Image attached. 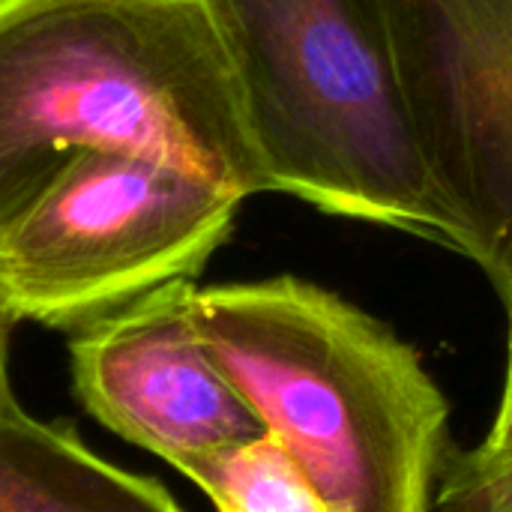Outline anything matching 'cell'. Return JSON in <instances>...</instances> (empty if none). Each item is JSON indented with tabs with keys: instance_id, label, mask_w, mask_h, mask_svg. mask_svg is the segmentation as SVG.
Instances as JSON below:
<instances>
[{
	"instance_id": "52a82bcc",
	"label": "cell",
	"mask_w": 512,
	"mask_h": 512,
	"mask_svg": "<svg viewBox=\"0 0 512 512\" xmlns=\"http://www.w3.org/2000/svg\"><path fill=\"white\" fill-rule=\"evenodd\" d=\"M0 512H180L147 477L93 456L72 435L30 420L21 408L0 417Z\"/></svg>"
},
{
	"instance_id": "6da1fadb",
	"label": "cell",
	"mask_w": 512,
	"mask_h": 512,
	"mask_svg": "<svg viewBox=\"0 0 512 512\" xmlns=\"http://www.w3.org/2000/svg\"><path fill=\"white\" fill-rule=\"evenodd\" d=\"M84 150L270 192L204 0H0V225Z\"/></svg>"
},
{
	"instance_id": "8fae6325",
	"label": "cell",
	"mask_w": 512,
	"mask_h": 512,
	"mask_svg": "<svg viewBox=\"0 0 512 512\" xmlns=\"http://www.w3.org/2000/svg\"><path fill=\"white\" fill-rule=\"evenodd\" d=\"M6 342H9V321L0 315V417L3 414H12L18 411V402L12 396V387H9V366H6Z\"/></svg>"
},
{
	"instance_id": "7a4b0ae2",
	"label": "cell",
	"mask_w": 512,
	"mask_h": 512,
	"mask_svg": "<svg viewBox=\"0 0 512 512\" xmlns=\"http://www.w3.org/2000/svg\"><path fill=\"white\" fill-rule=\"evenodd\" d=\"M192 318L330 512H432L450 408L393 330L294 276L195 288Z\"/></svg>"
},
{
	"instance_id": "30bf717a",
	"label": "cell",
	"mask_w": 512,
	"mask_h": 512,
	"mask_svg": "<svg viewBox=\"0 0 512 512\" xmlns=\"http://www.w3.org/2000/svg\"><path fill=\"white\" fill-rule=\"evenodd\" d=\"M504 294L507 303V321H510V336H507V378H504V396H501V408L495 417L492 432L486 435V441L480 444V450L486 456H498V459H512V285Z\"/></svg>"
},
{
	"instance_id": "8992f818",
	"label": "cell",
	"mask_w": 512,
	"mask_h": 512,
	"mask_svg": "<svg viewBox=\"0 0 512 512\" xmlns=\"http://www.w3.org/2000/svg\"><path fill=\"white\" fill-rule=\"evenodd\" d=\"M192 279L162 285L75 330L72 384L114 435L180 465L267 435L192 318Z\"/></svg>"
},
{
	"instance_id": "5b68a950",
	"label": "cell",
	"mask_w": 512,
	"mask_h": 512,
	"mask_svg": "<svg viewBox=\"0 0 512 512\" xmlns=\"http://www.w3.org/2000/svg\"><path fill=\"white\" fill-rule=\"evenodd\" d=\"M426 168L465 255L512 285V0H384Z\"/></svg>"
},
{
	"instance_id": "7c38bea8",
	"label": "cell",
	"mask_w": 512,
	"mask_h": 512,
	"mask_svg": "<svg viewBox=\"0 0 512 512\" xmlns=\"http://www.w3.org/2000/svg\"><path fill=\"white\" fill-rule=\"evenodd\" d=\"M501 512H512V510H501Z\"/></svg>"
},
{
	"instance_id": "277c9868",
	"label": "cell",
	"mask_w": 512,
	"mask_h": 512,
	"mask_svg": "<svg viewBox=\"0 0 512 512\" xmlns=\"http://www.w3.org/2000/svg\"><path fill=\"white\" fill-rule=\"evenodd\" d=\"M240 195L177 165L84 150L0 225V315L81 330L195 279L228 240Z\"/></svg>"
},
{
	"instance_id": "ba28073f",
	"label": "cell",
	"mask_w": 512,
	"mask_h": 512,
	"mask_svg": "<svg viewBox=\"0 0 512 512\" xmlns=\"http://www.w3.org/2000/svg\"><path fill=\"white\" fill-rule=\"evenodd\" d=\"M219 512H330L294 450L273 432L177 465Z\"/></svg>"
},
{
	"instance_id": "9c48e42d",
	"label": "cell",
	"mask_w": 512,
	"mask_h": 512,
	"mask_svg": "<svg viewBox=\"0 0 512 512\" xmlns=\"http://www.w3.org/2000/svg\"><path fill=\"white\" fill-rule=\"evenodd\" d=\"M435 507L438 512L512 510V459L486 456L480 447L447 456Z\"/></svg>"
},
{
	"instance_id": "3957f363",
	"label": "cell",
	"mask_w": 512,
	"mask_h": 512,
	"mask_svg": "<svg viewBox=\"0 0 512 512\" xmlns=\"http://www.w3.org/2000/svg\"><path fill=\"white\" fill-rule=\"evenodd\" d=\"M270 192L465 252L411 129L384 0H204Z\"/></svg>"
}]
</instances>
